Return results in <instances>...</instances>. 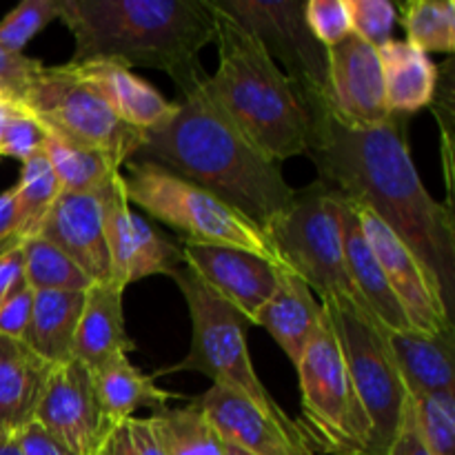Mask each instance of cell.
<instances>
[{"instance_id": "cell-1", "label": "cell", "mask_w": 455, "mask_h": 455, "mask_svg": "<svg viewBox=\"0 0 455 455\" xmlns=\"http://www.w3.org/2000/svg\"><path fill=\"white\" fill-rule=\"evenodd\" d=\"M307 154L318 169L320 185L376 213L407 244L451 315L453 218L420 180L398 116L378 127H349L324 111L311 120Z\"/></svg>"}, {"instance_id": "cell-2", "label": "cell", "mask_w": 455, "mask_h": 455, "mask_svg": "<svg viewBox=\"0 0 455 455\" xmlns=\"http://www.w3.org/2000/svg\"><path fill=\"white\" fill-rule=\"evenodd\" d=\"M207 74L178 80L180 100L158 127L142 133L132 160L154 163L209 191L267 234L296 200L278 163L260 154L204 87Z\"/></svg>"}, {"instance_id": "cell-3", "label": "cell", "mask_w": 455, "mask_h": 455, "mask_svg": "<svg viewBox=\"0 0 455 455\" xmlns=\"http://www.w3.org/2000/svg\"><path fill=\"white\" fill-rule=\"evenodd\" d=\"M60 20L74 36V65L154 67L173 83L203 69L198 53L216 40L207 0H60Z\"/></svg>"}, {"instance_id": "cell-4", "label": "cell", "mask_w": 455, "mask_h": 455, "mask_svg": "<svg viewBox=\"0 0 455 455\" xmlns=\"http://www.w3.org/2000/svg\"><path fill=\"white\" fill-rule=\"evenodd\" d=\"M209 7L216 13L218 44V69L204 80L209 96L271 163L307 154L311 116L291 80L244 27Z\"/></svg>"}, {"instance_id": "cell-5", "label": "cell", "mask_w": 455, "mask_h": 455, "mask_svg": "<svg viewBox=\"0 0 455 455\" xmlns=\"http://www.w3.org/2000/svg\"><path fill=\"white\" fill-rule=\"evenodd\" d=\"M124 164L127 176H123V185L129 204H136L151 218L176 229L185 235V243L243 249L274 265L287 267L269 235L216 196L154 163L129 160Z\"/></svg>"}, {"instance_id": "cell-6", "label": "cell", "mask_w": 455, "mask_h": 455, "mask_svg": "<svg viewBox=\"0 0 455 455\" xmlns=\"http://www.w3.org/2000/svg\"><path fill=\"white\" fill-rule=\"evenodd\" d=\"M172 278L176 280L187 307H189L191 347L189 354L180 363L160 373H203L213 382V387H222V389L251 400L269 416L284 422L293 420L271 398L253 369L247 347V329L251 327V323L229 302L222 300L216 291H212L185 265L173 271Z\"/></svg>"}, {"instance_id": "cell-7", "label": "cell", "mask_w": 455, "mask_h": 455, "mask_svg": "<svg viewBox=\"0 0 455 455\" xmlns=\"http://www.w3.org/2000/svg\"><path fill=\"white\" fill-rule=\"evenodd\" d=\"M302 435L314 453L373 455V427L351 385L340 342L324 315L296 364Z\"/></svg>"}, {"instance_id": "cell-8", "label": "cell", "mask_w": 455, "mask_h": 455, "mask_svg": "<svg viewBox=\"0 0 455 455\" xmlns=\"http://www.w3.org/2000/svg\"><path fill=\"white\" fill-rule=\"evenodd\" d=\"M267 235L287 269L300 275L320 302L351 307L378 323L347 271L336 200L327 187L315 182L296 191L293 204L267 229Z\"/></svg>"}, {"instance_id": "cell-9", "label": "cell", "mask_w": 455, "mask_h": 455, "mask_svg": "<svg viewBox=\"0 0 455 455\" xmlns=\"http://www.w3.org/2000/svg\"><path fill=\"white\" fill-rule=\"evenodd\" d=\"M47 132L92 147L123 167L140 147L142 132L124 124L105 100L76 76L71 65L44 67L18 105Z\"/></svg>"}, {"instance_id": "cell-10", "label": "cell", "mask_w": 455, "mask_h": 455, "mask_svg": "<svg viewBox=\"0 0 455 455\" xmlns=\"http://www.w3.org/2000/svg\"><path fill=\"white\" fill-rule=\"evenodd\" d=\"M340 342L351 385L373 427V455H387L409 403L407 389L387 347L385 329L355 309L323 302Z\"/></svg>"}, {"instance_id": "cell-11", "label": "cell", "mask_w": 455, "mask_h": 455, "mask_svg": "<svg viewBox=\"0 0 455 455\" xmlns=\"http://www.w3.org/2000/svg\"><path fill=\"white\" fill-rule=\"evenodd\" d=\"M267 49L291 80L311 120L327 111V49L305 22L298 0H209Z\"/></svg>"}, {"instance_id": "cell-12", "label": "cell", "mask_w": 455, "mask_h": 455, "mask_svg": "<svg viewBox=\"0 0 455 455\" xmlns=\"http://www.w3.org/2000/svg\"><path fill=\"white\" fill-rule=\"evenodd\" d=\"M34 422L78 455H100L114 431L98 400L92 371L74 358L52 367Z\"/></svg>"}, {"instance_id": "cell-13", "label": "cell", "mask_w": 455, "mask_h": 455, "mask_svg": "<svg viewBox=\"0 0 455 455\" xmlns=\"http://www.w3.org/2000/svg\"><path fill=\"white\" fill-rule=\"evenodd\" d=\"M105 240L111 283L120 289L149 275H172L185 265L180 244L164 238L140 213L133 212L124 194L123 173L116 176L107 189Z\"/></svg>"}, {"instance_id": "cell-14", "label": "cell", "mask_w": 455, "mask_h": 455, "mask_svg": "<svg viewBox=\"0 0 455 455\" xmlns=\"http://www.w3.org/2000/svg\"><path fill=\"white\" fill-rule=\"evenodd\" d=\"M355 212H358L360 229H363L373 256L378 258V265L385 271L389 287L394 289L411 327L416 331L431 333V336L453 333L451 315L447 314L438 293L431 287L425 269L409 251L407 244L376 213L358 207V204H355Z\"/></svg>"}, {"instance_id": "cell-15", "label": "cell", "mask_w": 455, "mask_h": 455, "mask_svg": "<svg viewBox=\"0 0 455 455\" xmlns=\"http://www.w3.org/2000/svg\"><path fill=\"white\" fill-rule=\"evenodd\" d=\"M327 111L349 127H378L391 118L378 49L354 34L327 49Z\"/></svg>"}, {"instance_id": "cell-16", "label": "cell", "mask_w": 455, "mask_h": 455, "mask_svg": "<svg viewBox=\"0 0 455 455\" xmlns=\"http://www.w3.org/2000/svg\"><path fill=\"white\" fill-rule=\"evenodd\" d=\"M180 251L187 269L194 271L212 291L238 309L251 327L258 311L278 289L283 269H287L234 247L182 243Z\"/></svg>"}, {"instance_id": "cell-17", "label": "cell", "mask_w": 455, "mask_h": 455, "mask_svg": "<svg viewBox=\"0 0 455 455\" xmlns=\"http://www.w3.org/2000/svg\"><path fill=\"white\" fill-rule=\"evenodd\" d=\"M196 404L218 438L251 455H315L296 420H278L243 395L212 387Z\"/></svg>"}, {"instance_id": "cell-18", "label": "cell", "mask_w": 455, "mask_h": 455, "mask_svg": "<svg viewBox=\"0 0 455 455\" xmlns=\"http://www.w3.org/2000/svg\"><path fill=\"white\" fill-rule=\"evenodd\" d=\"M109 185L80 194L60 189L36 234L65 251L92 283L111 280L105 240V198Z\"/></svg>"}, {"instance_id": "cell-19", "label": "cell", "mask_w": 455, "mask_h": 455, "mask_svg": "<svg viewBox=\"0 0 455 455\" xmlns=\"http://www.w3.org/2000/svg\"><path fill=\"white\" fill-rule=\"evenodd\" d=\"M333 200H336L338 220H340L342 251H345L347 271H349V278L354 283L355 291L360 293L364 305L369 307L373 318L378 320V324L385 331H409V329H413L411 323H409L403 305L395 298L394 289L389 287L385 271L378 265V258L373 256L371 247H369L367 238H364L363 229H360L355 204L338 194H333Z\"/></svg>"}, {"instance_id": "cell-20", "label": "cell", "mask_w": 455, "mask_h": 455, "mask_svg": "<svg viewBox=\"0 0 455 455\" xmlns=\"http://www.w3.org/2000/svg\"><path fill=\"white\" fill-rule=\"evenodd\" d=\"M76 71L80 80L89 84L109 109L129 127L138 132H149L158 127L173 109V102L164 100L163 93L133 74L129 67L118 65L111 60H92V62H67Z\"/></svg>"}, {"instance_id": "cell-21", "label": "cell", "mask_w": 455, "mask_h": 455, "mask_svg": "<svg viewBox=\"0 0 455 455\" xmlns=\"http://www.w3.org/2000/svg\"><path fill=\"white\" fill-rule=\"evenodd\" d=\"M123 293L116 283H93L84 291L83 311L76 327L71 358L83 363L89 371L116 355H127L136 349L124 329Z\"/></svg>"}, {"instance_id": "cell-22", "label": "cell", "mask_w": 455, "mask_h": 455, "mask_svg": "<svg viewBox=\"0 0 455 455\" xmlns=\"http://www.w3.org/2000/svg\"><path fill=\"white\" fill-rule=\"evenodd\" d=\"M323 318L324 307L314 296L309 284L291 269H283L278 289L258 311V315L253 318V327L267 329L275 345L296 367Z\"/></svg>"}, {"instance_id": "cell-23", "label": "cell", "mask_w": 455, "mask_h": 455, "mask_svg": "<svg viewBox=\"0 0 455 455\" xmlns=\"http://www.w3.org/2000/svg\"><path fill=\"white\" fill-rule=\"evenodd\" d=\"M385 338L409 398L455 389L453 333L431 336L409 329L385 331Z\"/></svg>"}, {"instance_id": "cell-24", "label": "cell", "mask_w": 455, "mask_h": 455, "mask_svg": "<svg viewBox=\"0 0 455 455\" xmlns=\"http://www.w3.org/2000/svg\"><path fill=\"white\" fill-rule=\"evenodd\" d=\"M52 364L22 340L0 336V429L16 434L34 422Z\"/></svg>"}, {"instance_id": "cell-25", "label": "cell", "mask_w": 455, "mask_h": 455, "mask_svg": "<svg viewBox=\"0 0 455 455\" xmlns=\"http://www.w3.org/2000/svg\"><path fill=\"white\" fill-rule=\"evenodd\" d=\"M385 83V100L391 116H407L425 109L435 96L438 67L422 49L407 40H391L378 49Z\"/></svg>"}, {"instance_id": "cell-26", "label": "cell", "mask_w": 455, "mask_h": 455, "mask_svg": "<svg viewBox=\"0 0 455 455\" xmlns=\"http://www.w3.org/2000/svg\"><path fill=\"white\" fill-rule=\"evenodd\" d=\"M92 376L102 411L114 427L133 418L138 409H156L160 413L167 409L169 400L182 398L160 389L154 376H147L129 363V355L107 360Z\"/></svg>"}, {"instance_id": "cell-27", "label": "cell", "mask_w": 455, "mask_h": 455, "mask_svg": "<svg viewBox=\"0 0 455 455\" xmlns=\"http://www.w3.org/2000/svg\"><path fill=\"white\" fill-rule=\"evenodd\" d=\"M84 291H36L22 342L52 367L71 360Z\"/></svg>"}, {"instance_id": "cell-28", "label": "cell", "mask_w": 455, "mask_h": 455, "mask_svg": "<svg viewBox=\"0 0 455 455\" xmlns=\"http://www.w3.org/2000/svg\"><path fill=\"white\" fill-rule=\"evenodd\" d=\"M43 154L47 156L62 191H93L109 185L120 173V164L102 151L78 145L44 129Z\"/></svg>"}, {"instance_id": "cell-29", "label": "cell", "mask_w": 455, "mask_h": 455, "mask_svg": "<svg viewBox=\"0 0 455 455\" xmlns=\"http://www.w3.org/2000/svg\"><path fill=\"white\" fill-rule=\"evenodd\" d=\"M149 422L164 455H222V440L196 400L185 409H164Z\"/></svg>"}, {"instance_id": "cell-30", "label": "cell", "mask_w": 455, "mask_h": 455, "mask_svg": "<svg viewBox=\"0 0 455 455\" xmlns=\"http://www.w3.org/2000/svg\"><path fill=\"white\" fill-rule=\"evenodd\" d=\"M25 283L34 291H87L92 280L65 251L40 235H27L20 243Z\"/></svg>"}, {"instance_id": "cell-31", "label": "cell", "mask_w": 455, "mask_h": 455, "mask_svg": "<svg viewBox=\"0 0 455 455\" xmlns=\"http://www.w3.org/2000/svg\"><path fill=\"white\" fill-rule=\"evenodd\" d=\"M13 191H16L18 235L22 238L36 235L60 194V182L43 151L22 163L20 180L13 187Z\"/></svg>"}, {"instance_id": "cell-32", "label": "cell", "mask_w": 455, "mask_h": 455, "mask_svg": "<svg viewBox=\"0 0 455 455\" xmlns=\"http://www.w3.org/2000/svg\"><path fill=\"white\" fill-rule=\"evenodd\" d=\"M400 22L407 43L425 53H453L455 3L453 0H409L400 7Z\"/></svg>"}, {"instance_id": "cell-33", "label": "cell", "mask_w": 455, "mask_h": 455, "mask_svg": "<svg viewBox=\"0 0 455 455\" xmlns=\"http://www.w3.org/2000/svg\"><path fill=\"white\" fill-rule=\"evenodd\" d=\"M411 407L431 455H455V389L411 398Z\"/></svg>"}, {"instance_id": "cell-34", "label": "cell", "mask_w": 455, "mask_h": 455, "mask_svg": "<svg viewBox=\"0 0 455 455\" xmlns=\"http://www.w3.org/2000/svg\"><path fill=\"white\" fill-rule=\"evenodd\" d=\"M53 20H60V0H22L0 20V47L22 53L25 44Z\"/></svg>"}, {"instance_id": "cell-35", "label": "cell", "mask_w": 455, "mask_h": 455, "mask_svg": "<svg viewBox=\"0 0 455 455\" xmlns=\"http://www.w3.org/2000/svg\"><path fill=\"white\" fill-rule=\"evenodd\" d=\"M351 12V29L363 43L373 49L385 47L394 40L395 7L387 0H347Z\"/></svg>"}, {"instance_id": "cell-36", "label": "cell", "mask_w": 455, "mask_h": 455, "mask_svg": "<svg viewBox=\"0 0 455 455\" xmlns=\"http://www.w3.org/2000/svg\"><path fill=\"white\" fill-rule=\"evenodd\" d=\"M305 22L324 49L336 47L338 43L354 34L347 0H307Z\"/></svg>"}, {"instance_id": "cell-37", "label": "cell", "mask_w": 455, "mask_h": 455, "mask_svg": "<svg viewBox=\"0 0 455 455\" xmlns=\"http://www.w3.org/2000/svg\"><path fill=\"white\" fill-rule=\"evenodd\" d=\"M44 147V127L22 111L13 107L0 132V158H16L20 163L29 160L31 156L40 154Z\"/></svg>"}, {"instance_id": "cell-38", "label": "cell", "mask_w": 455, "mask_h": 455, "mask_svg": "<svg viewBox=\"0 0 455 455\" xmlns=\"http://www.w3.org/2000/svg\"><path fill=\"white\" fill-rule=\"evenodd\" d=\"M100 455H164L149 418H127L114 427Z\"/></svg>"}, {"instance_id": "cell-39", "label": "cell", "mask_w": 455, "mask_h": 455, "mask_svg": "<svg viewBox=\"0 0 455 455\" xmlns=\"http://www.w3.org/2000/svg\"><path fill=\"white\" fill-rule=\"evenodd\" d=\"M44 69V65L25 53H13L0 47V96L7 105H18L27 84Z\"/></svg>"}, {"instance_id": "cell-40", "label": "cell", "mask_w": 455, "mask_h": 455, "mask_svg": "<svg viewBox=\"0 0 455 455\" xmlns=\"http://www.w3.org/2000/svg\"><path fill=\"white\" fill-rule=\"evenodd\" d=\"M34 289L22 280L7 300L0 305V336L12 338V340H22L31 320V309H34Z\"/></svg>"}, {"instance_id": "cell-41", "label": "cell", "mask_w": 455, "mask_h": 455, "mask_svg": "<svg viewBox=\"0 0 455 455\" xmlns=\"http://www.w3.org/2000/svg\"><path fill=\"white\" fill-rule=\"evenodd\" d=\"M16 438L22 455H78L38 422H29L20 431H16Z\"/></svg>"}, {"instance_id": "cell-42", "label": "cell", "mask_w": 455, "mask_h": 455, "mask_svg": "<svg viewBox=\"0 0 455 455\" xmlns=\"http://www.w3.org/2000/svg\"><path fill=\"white\" fill-rule=\"evenodd\" d=\"M387 455H431L429 449H427L425 440H422L420 431H418L416 427L411 398H409L407 407H404L403 422H400L394 443H391V447L387 449Z\"/></svg>"}, {"instance_id": "cell-43", "label": "cell", "mask_w": 455, "mask_h": 455, "mask_svg": "<svg viewBox=\"0 0 455 455\" xmlns=\"http://www.w3.org/2000/svg\"><path fill=\"white\" fill-rule=\"evenodd\" d=\"M25 280V267H22L20 244L9 249L0 256V305L9 298V293Z\"/></svg>"}, {"instance_id": "cell-44", "label": "cell", "mask_w": 455, "mask_h": 455, "mask_svg": "<svg viewBox=\"0 0 455 455\" xmlns=\"http://www.w3.org/2000/svg\"><path fill=\"white\" fill-rule=\"evenodd\" d=\"M18 235V209H16V191L7 189L0 194V240Z\"/></svg>"}, {"instance_id": "cell-45", "label": "cell", "mask_w": 455, "mask_h": 455, "mask_svg": "<svg viewBox=\"0 0 455 455\" xmlns=\"http://www.w3.org/2000/svg\"><path fill=\"white\" fill-rule=\"evenodd\" d=\"M0 455H22L16 434H7L0 440Z\"/></svg>"}, {"instance_id": "cell-46", "label": "cell", "mask_w": 455, "mask_h": 455, "mask_svg": "<svg viewBox=\"0 0 455 455\" xmlns=\"http://www.w3.org/2000/svg\"><path fill=\"white\" fill-rule=\"evenodd\" d=\"M20 243H22V235H9V238L0 240V256H3V253H7L9 249L18 247Z\"/></svg>"}, {"instance_id": "cell-47", "label": "cell", "mask_w": 455, "mask_h": 455, "mask_svg": "<svg viewBox=\"0 0 455 455\" xmlns=\"http://www.w3.org/2000/svg\"><path fill=\"white\" fill-rule=\"evenodd\" d=\"M222 455H251V453L243 451V449L234 447V444H227V443H222Z\"/></svg>"}, {"instance_id": "cell-48", "label": "cell", "mask_w": 455, "mask_h": 455, "mask_svg": "<svg viewBox=\"0 0 455 455\" xmlns=\"http://www.w3.org/2000/svg\"><path fill=\"white\" fill-rule=\"evenodd\" d=\"M9 434V431H4V429H0V440H3L4 438V435H7Z\"/></svg>"}]
</instances>
